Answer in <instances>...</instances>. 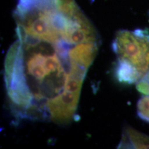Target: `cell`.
<instances>
[{
	"label": "cell",
	"mask_w": 149,
	"mask_h": 149,
	"mask_svg": "<svg viewBox=\"0 0 149 149\" xmlns=\"http://www.w3.org/2000/svg\"><path fill=\"white\" fill-rule=\"evenodd\" d=\"M113 49L117 58L115 75L120 82H137L149 70L148 31H119L113 40Z\"/></svg>",
	"instance_id": "2"
},
{
	"label": "cell",
	"mask_w": 149,
	"mask_h": 149,
	"mask_svg": "<svg viewBox=\"0 0 149 149\" xmlns=\"http://www.w3.org/2000/svg\"><path fill=\"white\" fill-rule=\"evenodd\" d=\"M137 89L142 94L149 95V70L138 81Z\"/></svg>",
	"instance_id": "4"
},
{
	"label": "cell",
	"mask_w": 149,
	"mask_h": 149,
	"mask_svg": "<svg viewBox=\"0 0 149 149\" xmlns=\"http://www.w3.org/2000/svg\"><path fill=\"white\" fill-rule=\"evenodd\" d=\"M137 107L138 116L141 120L149 123V95L141 97L137 103Z\"/></svg>",
	"instance_id": "3"
},
{
	"label": "cell",
	"mask_w": 149,
	"mask_h": 149,
	"mask_svg": "<svg viewBox=\"0 0 149 149\" xmlns=\"http://www.w3.org/2000/svg\"><path fill=\"white\" fill-rule=\"evenodd\" d=\"M17 40L6 56L4 79L19 119L69 124L100 45L75 0H19Z\"/></svg>",
	"instance_id": "1"
}]
</instances>
